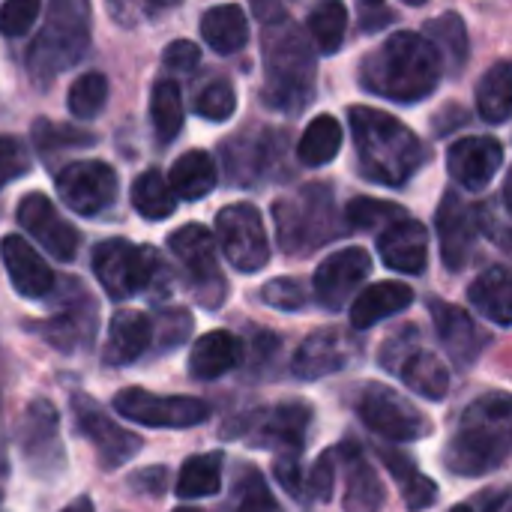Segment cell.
Returning <instances> with one entry per match:
<instances>
[{"label":"cell","mask_w":512,"mask_h":512,"mask_svg":"<svg viewBox=\"0 0 512 512\" xmlns=\"http://www.w3.org/2000/svg\"><path fill=\"white\" fill-rule=\"evenodd\" d=\"M441 81V57L426 36L393 33L360 63V84L393 102H423Z\"/></svg>","instance_id":"1"},{"label":"cell","mask_w":512,"mask_h":512,"mask_svg":"<svg viewBox=\"0 0 512 512\" xmlns=\"http://www.w3.org/2000/svg\"><path fill=\"white\" fill-rule=\"evenodd\" d=\"M512 450V405L507 393L474 399L444 447V465L456 477H486L498 471Z\"/></svg>","instance_id":"2"},{"label":"cell","mask_w":512,"mask_h":512,"mask_svg":"<svg viewBox=\"0 0 512 512\" xmlns=\"http://www.w3.org/2000/svg\"><path fill=\"white\" fill-rule=\"evenodd\" d=\"M348 120L363 177L381 186H405L420 171L423 144L402 120L366 105H354Z\"/></svg>","instance_id":"3"},{"label":"cell","mask_w":512,"mask_h":512,"mask_svg":"<svg viewBox=\"0 0 512 512\" xmlns=\"http://www.w3.org/2000/svg\"><path fill=\"white\" fill-rule=\"evenodd\" d=\"M315 93V57L291 21H267L264 30V96L282 111H300Z\"/></svg>","instance_id":"4"},{"label":"cell","mask_w":512,"mask_h":512,"mask_svg":"<svg viewBox=\"0 0 512 512\" xmlns=\"http://www.w3.org/2000/svg\"><path fill=\"white\" fill-rule=\"evenodd\" d=\"M90 45V3L87 0H51L45 21L30 45L27 69L36 84L54 81L72 69Z\"/></svg>","instance_id":"5"},{"label":"cell","mask_w":512,"mask_h":512,"mask_svg":"<svg viewBox=\"0 0 512 512\" xmlns=\"http://www.w3.org/2000/svg\"><path fill=\"white\" fill-rule=\"evenodd\" d=\"M93 273L111 300H129L135 294L165 297L171 291V270L162 255L129 240L99 243L93 249Z\"/></svg>","instance_id":"6"},{"label":"cell","mask_w":512,"mask_h":512,"mask_svg":"<svg viewBox=\"0 0 512 512\" xmlns=\"http://www.w3.org/2000/svg\"><path fill=\"white\" fill-rule=\"evenodd\" d=\"M276 237L282 252L288 255H309L318 246L336 240L342 234V222L336 216L330 186H306L294 198H282L273 207Z\"/></svg>","instance_id":"7"},{"label":"cell","mask_w":512,"mask_h":512,"mask_svg":"<svg viewBox=\"0 0 512 512\" xmlns=\"http://www.w3.org/2000/svg\"><path fill=\"white\" fill-rule=\"evenodd\" d=\"M351 405L357 417L363 420V426L390 444H411V441L432 435L429 417L387 384H378V381L360 384L354 390Z\"/></svg>","instance_id":"8"},{"label":"cell","mask_w":512,"mask_h":512,"mask_svg":"<svg viewBox=\"0 0 512 512\" xmlns=\"http://www.w3.org/2000/svg\"><path fill=\"white\" fill-rule=\"evenodd\" d=\"M312 417L315 414L306 402H282L237 417L228 429H222V438H246L252 447L276 450L279 456L282 453L303 456Z\"/></svg>","instance_id":"9"},{"label":"cell","mask_w":512,"mask_h":512,"mask_svg":"<svg viewBox=\"0 0 512 512\" xmlns=\"http://www.w3.org/2000/svg\"><path fill=\"white\" fill-rule=\"evenodd\" d=\"M381 366L387 372H396L402 378V384L429 399V402H441L450 393V372L441 363V357H435L432 351H426L420 345V333L414 327H405L402 333L390 336L381 348Z\"/></svg>","instance_id":"10"},{"label":"cell","mask_w":512,"mask_h":512,"mask_svg":"<svg viewBox=\"0 0 512 512\" xmlns=\"http://www.w3.org/2000/svg\"><path fill=\"white\" fill-rule=\"evenodd\" d=\"M168 246L174 252V258L183 264L189 285L195 291V297L201 300V306L207 309H219L222 300L228 297V282L219 270V258H216V240L204 225H183L168 237Z\"/></svg>","instance_id":"11"},{"label":"cell","mask_w":512,"mask_h":512,"mask_svg":"<svg viewBox=\"0 0 512 512\" xmlns=\"http://www.w3.org/2000/svg\"><path fill=\"white\" fill-rule=\"evenodd\" d=\"M114 411L150 429H192L210 420L213 408L195 396H156L141 387H126L114 396Z\"/></svg>","instance_id":"12"},{"label":"cell","mask_w":512,"mask_h":512,"mask_svg":"<svg viewBox=\"0 0 512 512\" xmlns=\"http://www.w3.org/2000/svg\"><path fill=\"white\" fill-rule=\"evenodd\" d=\"M69 405H72V417H75V432L93 444L96 462L102 471H117L141 453L144 441L135 432L123 429L117 420H111V414L99 402H93L84 393H75Z\"/></svg>","instance_id":"13"},{"label":"cell","mask_w":512,"mask_h":512,"mask_svg":"<svg viewBox=\"0 0 512 512\" xmlns=\"http://www.w3.org/2000/svg\"><path fill=\"white\" fill-rule=\"evenodd\" d=\"M216 240L240 273H258L270 261V240L258 207L252 204H228L216 216Z\"/></svg>","instance_id":"14"},{"label":"cell","mask_w":512,"mask_h":512,"mask_svg":"<svg viewBox=\"0 0 512 512\" xmlns=\"http://www.w3.org/2000/svg\"><path fill=\"white\" fill-rule=\"evenodd\" d=\"M21 456L39 480H54L66 465V450L60 444V417L48 399H33L24 408L18 426Z\"/></svg>","instance_id":"15"},{"label":"cell","mask_w":512,"mask_h":512,"mask_svg":"<svg viewBox=\"0 0 512 512\" xmlns=\"http://www.w3.org/2000/svg\"><path fill=\"white\" fill-rule=\"evenodd\" d=\"M57 192L63 204L81 216H99L117 201L120 183L117 174L108 162L99 159H84L72 162L57 174Z\"/></svg>","instance_id":"16"},{"label":"cell","mask_w":512,"mask_h":512,"mask_svg":"<svg viewBox=\"0 0 512 512\" xmlns=\"http://www.w3.org/2000/svg\"><path fill=\"white\" fill-rule=\"evenodd\" d=\"M360 354H363V345L351 333L327 327V330H315L312 336L300 342L291 360V369L300 381H321L354 366Z\"/></svg>","instance_id":"17"},{"label":"cell","mask_w":512,"mask_h":512,"mask_svg":"<svg viewBox=\"0 0 512 512\" xmlns=\"http://www.w3.org/2000/svg\"><path fill=\"white\" fill-rule=\"evenodd\" d=\"M369 273H372V258L366 249L351 246V249L333 252L315 270V279H312L315 300L327 312H342L345 303H351L360 285L369 279Z\"/></svg>","instance_id":"18"},{"label":"cell","mask_w":512,"mask_h":512,"mask_svg":"<svg viewBox=\"0 0 512 512\" xmlns=\"http://www.w3.org/2000/svg\"><path fill=\"white\" fill-rule=\"evenodd\" d=\"M429 315H432L435 333L456 369H471L492 342L462 306H453L447 300H429Z\"/></svg>","instance_id":"19"},{"label":"cell","mask_w":512,"mask_h":512,"mask_svg":"<svg viewBox=\"0 0 512 512\" xmlns=\"http://www.w3.org/2000/svg\"><path fill=\"white\" fill-rule=\"evenodd\" d=\"M18 222L21 228L57 261H72L78 252V231L57 213V207L42 195V192H30L21 198L18 204Z\"/></svg>","instance_id":"20"},{"label":"cell","mask_w":512,"mask_h":512,"mask_svg":"<svg viewBox=\"0 0 512 512\" xmlns=\"http://www.w3.org/2000/svg\"><path fill=\"white\" fill-rule=\"evenodd\" d=\"M504 165V147L498 138H483V135H474V138H462L456 141L450 150H447V168H450V177L468 189V192H480L486 189L495 174L501 171Z\"/></svg>","instance_id":"21"},{"label":"cell","mask_w":512,"mask_h":512,"mask_svg":"<svg viewBox=\"0 0 512 512\" xmlns=\"http://www.w3.org/2000/svg\"><path fill=\"white\" fill-rule=\"evenodd\" d=\"M435 225H438V240H441V261L453 273L465 270V264L474 255L477 234H480L477 231L474 210L456 192H447L444 201H441V207H438Z\"/></svg>","instance_id":"22"},{"label":"cell","mask_w":512,"mask_h":512,"mask_svg":"<svg viewBox=\"0 0 512 512\" xmlns=\"http://www.w3.org/2000/svg\"><path fill=\"white\" fill-rule=\"evenodd\" d=\"M36 333L57 351H78L87 348L96 336V306L84 294V288H75V297L66 300V306L51 315L48 321L36 324Z\"/></svg>","instance_id":"23"},{"label":"cell","mask_w":512,"mask_h":512,"mask_svg":"<svg viewBox=\"0 0 512 512\" xmlns=\"http://www.w3.org/2000/svg\"><path fill=\"white\" fill-rule=\"evenodd\" d=\"M0 258L12 288L27 300H42L54 291V273L42 261V255L18 234H6L0 240Z\"/></svg>","instance_id":"24"},{"label":"cell","mask_w":512,"mask_h":512,"mask_svg":"<svg viewBox=\"0 0 512 512\" xmlns=\"http://www.w3.org/2000/svg\"><path fill=\"white\" fill-rule=\"evenodd\" d=\"M378 252L390 270L417 276L426 270V261H429V234L417 219L402 216L381 231Z\"/></svg>","instance_id":"25"},{"label":"cell","mask_w":512,"mask_h":512,"mask_svg":"<svg viewBox=\"0 0 512 512\" xmlns=\"http://www.w3.org/2000/svg\"><path fill=\"white\" fill-rule=\"evenodd\" d=\"M336 459H342L345 468V512H381L384 507V483L378 471L366 462L363 450L354 438L342 441L336 447Z\"/></svg>","instance_id":"26"},{"label":"cell","mask_w":512,"mask_h":512,"mask_svg":"<svg viewBox=\"0 0 512 512\" xmlns=\"http://www.w3.org/2000/svg\"><path fill=\"white\" fill-rule=\"evenodd\" d=\"M153 342V321L138 309H120L108 321V339L102 351L105 366H129L135 363Z\"/></svg>","instance_id":"27"},{"label":"cell","mask_w":512,"mask_h":512,"mask_svg":"<svg viewBox=\"0 0 512 512\" xmlns=\"http://www.w3.org/2000/svg\"><path fill=\"white\" fill-rule=\"evenodd\" d=\"M414 303V291L405 282H375L351 300V327L369 330Z\"/></svg>","instance_id":"28"},{"label":"cell","mask_w":512,"mask_h":512,"mask_svg":"<svg viewBox=\"0 0 512 512\" xmlns=\"http://www.w3.org/2000/svg\"><path fill=\"white\" fill-rule=\"evenodd\" d=\"M240 360H243L240 339L228 330H210L189 351V375L195 381H216L234 372Z\"/></svg>","instance_id":"29"},{"label":"cell","mask_w":512,"mask_h":512,"mask_svg":"<svg viewBox=\"0 0 512 512\" xmlns=\"http://www.w3.org/2000/svg\"><path fill=\"white\" fill-rule=\"evenodd\" d=\"M378 456H381L384 468L393 474V480L399 483V492H402V501H405L408 510L423 512L438 504V486H435V480H429L426 474H420L417 462L408 453H402L396 447H381Z\"/></svg>","instance_id":"30"},{"label":"cell","mask_w":512,"mask_h":512,"mask_svg":"<svg viewBox=\"0 0 512 512\" xmlns=\"http://www.w3.org/2000/svg\"><path fill=\"white\" fill-rule=\"evenodd\" d=\"M468 300L471 306L489 318L498 327H510L512 324V279L507 267H489L483 270L471 288H468Z\"/></svg>","instance_id":"31"},{"label":"cell","mask_w":512,"mask_h":512,"mask_svg":"<svg viewBox=\"0 0 512 512\" xmlns=\"http://www.w3.org/2000/svg\"><path fill=\"white\" fill-rule=\"evenodd\" d=\"M201 39L216 54H237L249 42V18L243 6L222 3L201 15Z\"/></svg>","instance_id":"32"},{"label":"cell","mask_w":512,"mask_h":512,"mask_svg":"<svg viewBox=\"0 0 512 512\" xmlns=\"http://www.w3.org/2000/svg\"><path fill=\"white\" fill-rule=\"evenodd\" d=\"M171 192L183 201H201L216 189V162L204 150H189L171 165Z\"/></svg>","instance_id":"33"},{"label":"cell","mask_w":512,"mask_h":512,"mask_svg":"<svg viewBox=\"0 0 512 512\" xmlns=\"http://www.w3.org/2000/svg\"><path fill=\"white\" fill-rule=\"evenodd\" d=\"M222 465L225 456L216 453H201V456H189L177 474L174 492L177 498L195 501V498H213L222 492Z\"/></svg>","instance_id":"34"},{"label":"cell","mask_w":512,"mask_h":512,"mask_svg":"<svg viewBox=\"0 0 512 512\" xmlns=\"http://www.w3.org/2000/svg\"><path fill=\"white\" fill-rule=\"evenodd\" d=\"M342 150V123L333 114L315 117L297 141V159L309 168L333 162Z\"/></svg>","instance_id":"35"},{"label":"cell","mask_w":512,"mask_h":512,"mask_svg":"<svg viewBox=\"0 0 512 512\" xmlns=\"http://www.w3.org/2000/svg\"><path fill=\"white\" fill-rule=\"evenodd\" d=\"M477 111L486 123H507L512 111V66L498 60L477 84Z\"/></svg>","instance_id":"36"},{"label":"cell","mask_w":512,"mask_h":512,"mask_svg":"<svg viewBox=\"0 0 512 512\" xmlns=\"http://www.w3.org/2000/svg\"><path fill=\"white\" fill-rule=\"evenodd\" d=\"M426 39L432 42L441 63H447V69L453 75L465 69V63H468V30L456 12H444V15L432 18L426 24Z\"/></svg>","instance_id":"37"},{"label":"cell","mask_w":512,"mask_h":512,"mask_svg":"<svg viewBox=\"0 0 512 512\" xmlns=\"http://www.w3.org/2000/svg\"><path fill=\"white\" fill-rule=\"evenodd\" d=\"M132 207L150 219V222H159V219H168L177 207V195L171 192V183L156 171H144L138 174V180L132 183Z\"/></svg>","instance_id":"38"},{"label":"cell","mask_w":512,"mask_h":512,"mask_svg":"<svg viewBox=\"0 0 512 512\" xmlns=\"http://www.w3.org/2000/svg\"><path fill=\"white\" fill-rule=\"evenodd\" d=\"M150 123L159 144H171L183 129V99L174 81H159L150 96Z\"/></svg>","instance_id":"39"},{"label":"cell","mask_w":512,"mask_h":512,"mask_svg":"<svg viewBox=\"0 0 512 512\" xmlns=\"http://www.w3.org/2000/svg\"><path fill=\"white\" fill-rule=\"evenodd\" d=\"M348 30V9L342 0H321L309 15V33L321 54H336Z\"/></svg>","instance_id":"40"},{"label":"cell","mask_w":512,"mask_h":512,"mask_svg":"<svg viewBox=\"0 0 512 512\" xmlns=\"http://www.w3.org/2000/svg\"><path fill=\"white\" fill-rule=\"evenodd\" d=\"M108 102V81L102 72H84L69 87V114L75 120H93Z\"/></svg>","instance_id":"41"},{"label":"cell","mask_w":512,"mask_h":512,"mask_svg":"<svg viewBox=\"0 0 512 512\" xmlns=\"http://www.w3.org/2000/svg\"><path fill=\"white\" fill-rule=\"evenodd\" d=\"M408 216L405 207L399 204H387V201H375V198H354L345 207V225L351 231H375V228H387L390 222Z\"/></svg>","instance_id":"42"},{"label":"cell","mask_w":512,"mask_h":512,"mask_svg":"<svg viewBox=\"0 0 512 512\" xmlns=\"http://www.w3.org/2000/svg\"><path fill=\"white\" fill-rule=\"evenodd\" d=\"M231 512H282L267 480L255 468H243L234 483V510Z\"/></svg>","instance_id":"43"},{"label":"cell","mask_w":512,"mask_h":512,"mask_svg":"<svg viewBox=\"0 0 512 512\" xmlns=\"http://www.w3.org/2000/svg\"><path fill=\"white\" fill-rule=\"evenodd\" d=\"M96 141L93 132L66 126V123H48V120H36L33 126V144L39 147V153L51 156L54 150H72V147H90Z\"/></svg>","instance_id":"44"},{"label":"cell","mask_w":512,"mask_h":512,"mask_svg":"<svg viewBox=\"0 0 512 512\" xmlns=\"http://www.w3.org/2000/svg\"><path fill=\"white\" fill-rule=\"evenodd\" d=\"M237 108V96H234V87L228 81H213L207 84L198 99H195V114H201L204 120H228Z\"/></svg>","instance_id":"45"},{"label":"cell","mask_w":512,"mask_h":512,"mask_svg":"<svg viewBox=\"0 0 512 512\" xmlns=\"http://www.w3.org/2000/svg\"><path fill=\"white\" fill-rule=\"evenodd\" d=\"M333 489H336V450H327L309 468V477L303 480V498L327 504L333 498Z\"/></svg>","instance_id":"46"},{"label":"cell","mask_w":512,"mask_h":512,"mask_svg":"<svg viewBox=\"0 0 512 512\" xmlns=\"http://www.w3.org/2000/svg\"><path fill=\"white\" fill-rule=\"evenodd\" d=\"M189 330H192V315L186 309H165L153 321V342H159V348L168 351V348L183 345Z\"/></svg>","instance_id":"47"},{"label":"cell","mask_w":512,"mask_h":512,"mask_svg":"<svg viewBox=\"0 0 512 512\" xmlns=\"http://www.w3.org/2000/svg\"><path fill=\"white\" fill-rule=\"evenodd\" d=\"M261 300L273 309H282V312H297L306 306V288L300 279H291V276H282V279H273L261 288Z\"/></svg>","instance_id":"48"},{"label":"cell","mask_w":512,"mask_h":512,"mask_svg":"<svg viewBox=\"0 0 512 512\" xmlns=\"http://www.w3.org/2000/svg\"><path fill=\"white\" fill-rule=\"evenodd\" d=\"M42 0H6L0 6V33L3 36H24L39 15Z\"/></svg>","instance_id":"49"},{"label":"cell","mask_w":512,"mask_h":512,"mask_svg":"<svg viewBox=\"0 0 512 512\" xmlns=\"http://www.w3.org/2000/svg\"><path fill=\"white\" fill-rule=\"evenodd\" d=\"M30 171V150L15 135H0V189Z\"/></svg>","instance_id":"50"},{"label":"cell","mask_w":512,"mask_h":512,"mask_svg":"<svg viewBox=\"0 0 512 512\" xmlns=\"http://www.w3.org/2000/svg\"><path fill=\"white\" fill-rule=\"evenodd\" d=\"M162 63L171 72H192L201 63V48L189 39H177L162 51Z\"/></svg>","instance_id":"51"},{"label":"cell","mask_w":512,"mask_h":512,"mask_svg":"<svg viewBox=\"0 0 512 512\" xmlns=\"http://www.w3.org/2000/svg\"><path fill=\"white\" fill-rule=\"evenodd\" d=\"M273 474H276L279 486H282L291 498H303V468H300V456H291V453L276 456Z\"/></svg>","instance_id":"52"},{"label":"cell","mask_w":512,"mask_h":512,"mask_svg":"<svg viewBox=\"0 0 512 512\" xmlns=\"http://www.w3.org/2000/svg\"><path fill=\"white\" fill-rule=\"evenodd\" d=\"M129 486H132L135 492H141V495H162L165 486H168V471H165L162 465L144 468V471H138V474L129 477Z\"/></svg>","instance_id":"53"},{"label":"cell","mask_w":512,"mask_h":512,"mask_svg":"<svg viewBox=\"0 0 512 512\" xmlns=\"http://www.w3.org/2000/svg\"><path fill=\"white\" fill-rule=\"evenodd\" d=\"M108 12L114 15L117 24L132 27V24H138V18H144L150 9H147L144 0H108Z\"/></svg>","instance_id":"54"},{"label":"cell","mask_w":512,"mask_h":512,"mask_svg":"<svg viewBox=\"0 0 512 512\" xmlns=\"http://www.w3.org/2000/svg\"><path fill=\"white\" fill-rule=\"evenodd\" d=\"M249 354H252V369H261L264 363H273L276 354H279V339L273 333H258L249 345Z\"/></svg>","instance_id":"55"},{"label":"cell","mask_w":512,"mask_h":512,"mask_svg":"<svg viewBox=\"0 0 512 512\" xmlns=\"http://www.w3.org/2000/svg\"><path fill=\"white\" fill-rule=\"evenodd\" d=\"M252 9H255V15L264 18V21H273V15H282L279 0H252Z\"/></svg>","instance_id":"56"},{"label":"cell","mask_w":512,"mask_h":512,"mask_svg":"<svg viewBox=\"0 0 512 512\" xmlns=\"http://www.w3.org/2000/svg\"><path fill=\"white\" fill-rule=\"evenodd\" d=\"M483 512H512L510 492H498V495H492V498L483 504Z\"/></svg>","instance_id":"57"},{"label":"cell","mask_w":512,"mask_h":512,"mask_svg":"<svg viewBox=\"0 0 512 512\" xmlns=\"http://www.w3.org/2000/svg\"><path fill=\"white\" fill-rule=\"evenodd\" d=\"M6 426H3V408H0V480L9 477V456H6Z\"/></svg>","instance_id":"58"},{"label":"cell","mask_w":512,"mask_h":512,"mask_svg":"<svg viewBox=\"0 0 512 512\" xmlns=\"http://www.w3.org/2000/svg\"><path fill=\"white\" fill-rule=\"evenodd\" d=\"M60 512H96V510H93V501L81 495V498H75L72 504H66Z\"/></svg>","instance_id":"59"},{"label":"cell","mask_w":512,"mask_h":512,"mask_svg":"<svg viewBox=\"0 0 512 512\" xmlns=\"http://www.w3.org/2000/svg\"><path fill=\"white\" fill-rule=\"evenodd\" d=\"M147 3V9L150 12H162V9H171V6H177L180 0H144Z\"/></svg>","instance_id":"60"},{"label":"cell","mask_w":512,"mask_h":512,"mask_svg":"<svg viewBox=\"0 0 512 512\" xmlns=\"http://www.w3.org/2000/svg\"><path fill=\"white\" fill-rule=\"evenodd\" d=\"M174 512H204V510H198V507H177Z\"/></svg>","instance_id":"61"},{"label":"cell","mask_w":512,"mask_h":512,"mask_svg":"<svg viewBox=\"0 0 512 512\" xmlns=\"http://www.w3.org/2000/svg\"><path fill=\"white\" fill-rule=\"evenodd\" d=\"M450 512H474V510H471V507H465V504H459V507H453Z\"/></svg>","instance_id":"62"},{"label":"cell","mask_w":512,"mask_h":512,"mask_svg":"<svg viewBox=\"0 0 512 512\" xmlns=\"http://www.w3.org/2000/svg\"><path fill=\"white\" fill-rule=\"evenodd\" d=\"M408 6H420V3H426V0H405Z\"/></svg>","instance_id":"63"},{"label":"cell","mask_w":512,"mask_h":512,"mask_svg":"<svg viewBox=\"0 0 512 512\" xmlns=\"http://www.w3.org/2000/svg\"><path fill=\"white\" fill-rule=\"evenodd\" d=\"M363 3H372V6H375V3H381V0H363Z\"/></svg>","instance_id":"64"}]
</instances>
